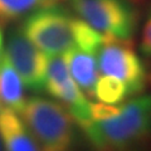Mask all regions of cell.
<instances>
[{
  "label": "cell",
  "mask_w": 151,
  "mask_h": 151,
  "mask_svg": "<svg viewBox=\"0 0 151 151\" xmlns=\"http://www.w3.org/2000/svg\"><path fill=\"white\" fill-rule=\"evenodd\" d=\"M57 3L58 0H0V24L19 20L37 9Z\"/></svg>",
  "instance_id": "11"
},
{
  "label": "cell",
  "mask_w": 151,
  "mask_h": 151,
  "mask_svg": "<svg viewBox=\"0 0 151 151\" xmlns=\"http://www.w3.org/2000/svg\"><path fill=\"white\" fill-rule=\"evenodd\" d=\"M73 35H74V45L87 53L94 54L98 52L103 42L105 34H102L82 20L81 18L73 19Z\"/></svg>",
  "instance_id": "12"
},
{
  "label": "cell",
  "mask_w": 151,
  "mask_h": 151,
  "mask_svg": "<svg viewBox=\"0 0 151 151\" xmlns=\"http://www.w3.org/2000/svg\"><path fill=\"white\" fill-rule=\"evenodd\" d=\"M25 101L24 84L4 53L0 63V102L17 113H20Z\"/></svg>",
  "instance_id": "10"
},
{
  "label": "cell",
  "mask_w": 151,
  "mask_h": 151,
  "mask_svg": "<svg viewBox=\"0 0 151 151\" xmlns=\"http://www.w3.org/2000/svg\"><path fill=\"white\" fill-rule=\"evenodd\" d=\"M44 91L67 108L82 130L92 122L91 102L72 78L63 57L52 55L48 58Z\"/></svg>",
  "instance_id": "6"
},
{
  "label": "cell",
  "mask_w": 151,
  "mask_h": 151,
  "mask_svg": "<svg viewBox=\"0 0 151 151\" xmlns=\"http://www.w3.org/2000/svg\"><path fill=\"white\" fill-rule=\"evenodd\" d=\"M58 1H59V0H58Z\"/></svg>",
  "instance_id": "20"
},
{
  "label": "cell",
  "mask_w": 151,
  "mask_h": 151,
  "mask_svg": "<svg viewBox=\"0 0 151 151\" xmlns=\"http://www.w3.org/2000/svg\"><path fill=\"white\" fill-rule=\"evenodd\" d=\"M91 116L92 121H101L112 119L117 116L121 111V106L117 107L116 105H108V103H91Z\"/></svg>",
  "instance_id": "14"
},
{
  "label": "cell",
  "mask_w": 151,
  "mask_h": 151,
  "mask_svg": "<svg viewBox=\"0 0 151 151\" xmlns=\"http://www.w3.org/2000/svg\"><path fill=\"white\" fill-rule=\"evenodd\" d=\"M73 19V15L55 5L39 8L24 18L20 30L47 55H62L76 47Z\"/></svg>",
  "instance_id": "3"
},
{
  "label": "cell",
  "mask_w": 151,
  "mask_h": 151,
  "mask_svg": "<svg viewBox=\"0 0 151 151\" xmlns=\"http://www.w3.org/2000/svg\"><path fill=\"white\" fill-rule=\"evenodd\" d=\"M0 151H3V144H1V139H0Z\"/></svg>",
  "instance_id": "17"
},
{
  "label": "cell",
  "mask_w": 151,
  "mask_h": 151,
  "mask_svg": "<svg viewBox=\"0 0 151 151\" xmlns=\"http://www.w3.org/2000/svg\"><path fill=\"white\" fill-rule=\"evenodd\" d=\"M4 53L19 74L24 87L33 92L44 91L48 57L23 34L20 28L9 34Z\"/></svg>",
  "instance_id": "7"
},
{
  "label": "cell",
  "mask_w": 151,
  "mask_h": 151,
  "mask_svg": "<svg viewBox=\"0 0 151 151\" xmlns=\"http://www.w3.org/2000/svg\"><path fill=\"white\" fill-rule=\"evenodd\" d=\"M83 131L97 151H134L151 137V94H139L117 116L92 121Z\"/></svg>",
  "instance_id": "1"
},
{
  "label": "cell",
  "mask_w": 151,
  "mask_h": 151,
  "mask_svg": "<svg viewBox=\"0 0 151 151\" xmlns=\"http://www.w3.org/2000/svg\"><path fill=\"white\" fill-rule=\"evenodd\" d=\"M0 139L5 151H40L19 113L8 107L0 110Z\"/></svg>",
  "instance_id": "8"
},
{
  "label": "cell",
  "mask_w": 151,
  "mask_h": 151,
  "mask_svg": "<svg viewBox=\"0 0 151 151\" xmlns=\"http://www.w3.org/2000/svg\"><path fill=\"white\" fill-rule=\"evenodd\" d=\"M0 110H1V102H0Z\"/></svg>",
  "instance_id": "18"
},
{
  "label": "cell",
  "mask_w": 151,
  "mask_h": 151,
  "mask_svg": "<svg viewBox=\"0 0 151 151\" xmlns=\"http://www.w3.org/2000/svg\"><path fill=\"white\" fill-rule=\"evenodd\" d=\"M19 115L40 151H73L76 122L60 102L33 96Z\"/></svg>",
  "instance_id": "2"
},
{
  "label": "cell",
  "mask_w": 151,
  "mask_h": 151,
  "mask_svg": "<svg viewBox=\"0 0 151 151\" xmlns=\"http://www.w3.org/2000/svg\"><path fill=\"white\" fill-rule=\"evenodd\" d=\"M78 18L102 34L132 39L139 25V12L129 0H70Z\"/></svg>",
  "instance_id": "5"
},
{
  "label": "cell",
  "mask_w": 151,
  "mask_h": 151,
  "mask_svg": "<svg viewBox=\"0 0 151 151\" xmlns=\"http://www.w3.org/2000/svg\"><path fill=\"white\" fill-rule=\"evenodd\" d=\"M62 57L72 78L82 89V92L88 97H94V87L97 79L100 78L96 55L73 47L63 53Z\"/></svg>",
  "instance_id": "9"
},
{
  "label": "cell",
  "mask_w": 151,
  "mask_h": 151,
  "mask_svg": "<svg viewBox=\"0 0 151 151\" xmlns=\"http://www.w3.org/2000/svg\"><path fill=\"white\" fill-rule=\"evenodd\" d=\"M96 57L100 72L122 81L127 97L139 96L145 91L147 72L144 62L136 53L132 39H120L105 34Z\"/></svg>",
  "instance_id": "4"
},
{
  "label": "cell",
  "mask_w": 151,
  "mask_h": 151,
  "mask_svg": "<svg viewBox=\"0 0 151 151\" xmlns=\"http://www.w3.org/2000/svg\"><path fill=\"white\" fill-rule=\"evenodd\" d=\"M141 52L151 62V10L144 25L142 35H141Z\"/></svg>",
  "instance_id": "15"
},
{
  "label": "cell",
  "mask_w": 151,
  "mask_h": 151,
  "mask_svg": "<svg viewBox=\"0 0 151 151\" xmlns=\"http://www.w3.org/2000/svg\"><path fill=\"white\" fill-rule=\"evenodd\" d=\"M94 97L103 103L117 105L127 97L125 84L119 78L112 76H103L97 79L94 87Z\"/></svg>",
  "instance_id": "13"
},
{
  "label": "cell",
  "mask_w": 151,
  "mask_h": 151,
  "mask_svg": "<svg viewBox=\"0 0 151 151\" xmlns=\"http://www.w3.org/2000/svg\"><path fill=\"white\" fill-rule=\"evenodd\" d=\"M4 58V35H3V29L0 25V63Z\"/></svg>",
  "instance_id": "16"
},
{
  "label": "cell",
  "mask_w": 151,
  "mask_h": 151,
  "mask_svg": "<svg viewBox=\"0 0 151 151\" xmlns=\"http://www.w3.org/2000/svg\"><path fill=\"white\" fill-rule=\"evenodd\" d=\"M150 78H151V76H150Z\"/></svg>",
  "instance_id": "19"
}]
</instances>
